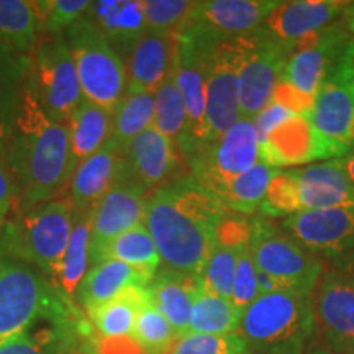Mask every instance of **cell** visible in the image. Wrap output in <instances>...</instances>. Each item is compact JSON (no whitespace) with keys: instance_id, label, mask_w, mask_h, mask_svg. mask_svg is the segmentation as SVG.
<instances>
[{"instance_id":"obj_1","label":"cell","mask_w":354,"mask_h":354,"mask_svg":"<svg viewBox=\"0 0 354 354\" xmlns=\"http://www.w3.org/2000/svg\"><path fill=\"white\" fill-rule=\"evenodd\" d=\"M227 212L214 192L183 176L146 196L143 223L166 269L201 276Z\"/></svg>"},{"instance_id":"obj_2","label":"cell","mask_w":354,"mask_h":354,"mask_svg":"<svg viewBox=\"0 0 354 354\" xmlns=\"http://www.w3.org/2000/svg\"><path fill=\"white\" fill-rule=\"evenodd\" d=\"M3 151L20 189L19 209L63 196L77 167L68 125L48 117L28 84Z\"/></svg>"},{"instance_id":"obj_3","label":"cell","mask_w":354,"mask_h":354,"mask_svg":"<svg viewBox=\"0 0 354 354\" xmlns=\"http://www.w3.org/2000/svg\"><path fill=\"white\" fill-rule=\"evenodd\" d=\"M76 221V209L68 198L33 207H20L6 230H0V250L17 261L37 266L56 277Z\"/></svg>"},{"instance_id":"obj_4","label":"cell","mask_w":354,"mask_h":354,"mask_svg":"<svg viewBox=\"0 0 354 354\" xmlns=\"http://www.w3.org/2000/svg\"><path fill=\"white\" fill-rule=\"evenodd\" d=\"M313 330L312 297L279 290L259 295L243 312L238 335L259 354H304Z\"/></svg>"},{"instance_id":"obj_5","label":"cell","mask_w":354,"mask_h":354,"mask_svg":"<svg viewBox=\"0 0 354 354\" xmlns=\"http://www.w3.org/2000/svg\"><path fill=\"white\" fill-rule=\"evenodd\" d=\"M223 37L225 35L196 20L174 33V76L187 112L185 159L205 146L207 81L212 57Z\"/></svg>"},{"instance_id":"obj_6","label":"cell","mask_w":354,"mask_h":354,"mask_svg":"<svg viewBox=\"0 0 354 354\" xmlns=\"http://www.w3.org/2000/svg\"><path fill=\"white\" fill-rule=\"evenodd\" d=\"M84 100L115 112L128 91L127 64L94 21L84 15L64 33Z\"/></svg>"},{"instance_id":"obj_7","label":"cell","mask_w":354,"mask_h":354,"mask_svg":"<svg viewBox=\"0 0 354 354\" xmlns=\"http://www.w3.org/2000/svg\"><path fill=\"white\" fill-rule=\"evenodd\" d=\"M28 87L48 117L69 125L84 95L66 35L46 37L30 55Z\"/></svg>"},{"instance_id":"obj_8","label":"cell","mask_w":354,"mask_h":354,"mask_svg":"<svg viewBox=\"0 0 354 354\" xmlns=\"http://www.w3.org/2000/svg\"><path fill=\"white\" fill-rule=\"evenodd\" d=\"M59 297L61 292L28 264L0 258V343L32 330Z\"/></svg>"},{"instance_id":"obj_9","label":"cell","mask_w":354,"mask_h":354,"mask_svg":"<svg viewBox=\"0 0 354 354\" xmlns=\"http://www.w3.org/2000/svg\"><path fill=\"white\" fill-rule=\"evenodd\" d=\"M251 253L258 271L274 279L279 289L308 297L325 271L320 258L289 234L277 233L266 218L254 220Z\"/></svg>"},{"instance_id":"obj_10","label":"cell","mask_w":354,"mask_h":354,"mask_svg":"<svg viewBox=\"0 0 354 354\" xmlns=\"http://www.w3.org/2000/svg\"><path fill=\"white\" fill-rule=\"evenodd\" d=\"M308 117L333 159L354 151V41L326 74Z\"/></svg>"},{"instance_id":"obj_11","label":"cell","mask_w":354,"mask_h":354,"mask_svg":"<svg viewBox=\"0 0 354 354\" xmlns=\"http://www.w3.org/2000/svg\"><path fill=\"white\" fill-rule=\"evenodd\" d=\"M290 55V44L279 41L263 28L245 38V50L238 69L241 118L253 120L272 100Z\"/></svg>"},{"instance_id":"obj_12","label":"cell","mask_w":354,"mask_h":354,"mask_svg":"<svg viewBox=\"0 0 354 354\" xmlns=\"http://www.w3.org/2000/svg\"><path fill=\"white\" fill-rule=\"evenodd\" d=\"M190 176L210 192L259 162V140L254 122L240 118L218 140L187 159Z\"/></svg>"},{"instance_id":"obj_13","label":"cell","mask_w":354,"mask_h":354,"mask_svg":"<svg viewBox=\"0 0 354 354\" xmlns=\"http://www.w3.org/2000/svg\"><path fill=\"white\" fill-rule=\"evenodd\" d=\"M246 37H223L214 53L207 81L205 146L214 143L241 118L238 100L240 69Z\"/></svg>"},{"instance_id":"obj_14","label":"cell","mask_w":354,"mask_h":354,"mask_svg":"<svg viewBox=\"0 0 354 354\" xmlns=\"http://www.w3.org/2000/svg\"><path fill=\"white\" fill-rule=\"evenodd\" d=\"M315 328L326 348L354 354V277L325 269L312 294Z\"/></svg>"},{"instance_id":"obj_15","label":"cell","mask_w":354,"mask_h":354,"mask_svg":"<svg viewBox=\"0 0 354 354\" xmlns=\"http://www.w3.org/2000/svg\"><path fill=\"white\" fill-rule=\"evenodd\" d=\"M353 41L354 37L346 26L333 24L315 37L295 43L281 81L315 99L326 74Z\"/></svg>"},{"instance_id":"obj_16","label":"cell","mask_w":354,"mask_h":354,"mask_svg":"<svg viewBox=\"0 0 354 354\" xmlns=\"http://www.w3.org/2000/svg\"><path fill=\"white\" fill-rule=\"evenodd\" d=\"M146 192L138 184L120 176L117 184L92 209L91 216V264H100L110 241L143 223Z\"/></svg>"},{"instance_id":"obj_17","label":"cell","mask_w":354,"mask_h":354,"mask_svg":"<svg viewBox=\"0 0 354 354\" xmlns=\"http://www.w3.org/2000/svg\"><path fill=\"white\" fill-rule=\"evenodd\" d=\"M282 228L310 253L336 259L354 248V205L297 212Z\"/></svg>"},{"instance_id":"obj_18","label":"cell","mask_w":354,"mask_h":354,"mask_svg":"<svg viewBox=\"0 0 354 354\" xmlns=\"http://www.w3.org/2000/svg\"><path fill=\"white\" fill-rule=\"evenodd\" d=\"M120 153L122 176L148 194L183 177L179 174L183 165L179 149L153 127L131 140Z\"/></svg>"},{"instance_id":"obj_19","label":"cell","mask_w":354,"mask_h":354,"mask_svg":"<svg viewBox=\"0 0 354 354\" xmlns=\"http://www.w3.org/2000/svg\"><path fill=\"white\" fill-rule=\"evenodd\" d=\"M320 159H333L310 122L308 115H294L276 130L259 140V161L274 169L300 166Z\"/></svg>"},{"instance_id":"obj_20","label":"cell","mask_w":354,"mask_h":354,"mask_svg":"<svg viewBox=\"0 0 354 354\" xmlns=\"http://www.w3.org/2000/svg\"><path fill=\"white\" fill-rule=\"evenodd\" d=\"M348 2L339 0H290L279 2L268 17L263 30L279 41L295 43L322 33L344 15Z\"/></svg>"},{"instance_id":"obj_21","label":"cell","mask_w":354,"mask_h":354,"mask_svg":"<svg viewBox=\"0 0 354 354\" xmlns=\"http://www.w3.org/2000/svg\"><path fill=\"white\" fill-rule=\"evenodd\" d=\"M127 56V92H156L174 69V33L146 30Z\"/></svg>"},{"instance_id":"obj_22","label":"cell","mask_w":354,"mask_h":354,"mask_svg":"<svg viewBox=\"0 0 354 354\" xmlns=\"http://www.w3.org/2000/svg\"><path fill=\"white\" fill-rule=\"evenodd\" d=\"M297 187L300 212L354 205V184L333 161L290 169Z\"/></svg>"},{"instance_id":"obj_23","label":"cell","mask_w":354,"mask_h":354,"mask_svg":"<svg viewBox=\"0 0 354 354\" xmlns=\"http://www.w3.org/2000/svg\"><path fill=\"white\" fill-rule=\"evenodd\" d=\"M122 176V153L110 140L99 153L79 162L69 183V198L77 212L92 210Z\"/></svg>"},{"instance_id":"obj_24","label":"cell","mask_w":354,"mask_h":354,"mask_svg":"<svg viewBox=\"0 0 354 354\" xmlns=\"http://www.w3.org/2000/svg\"><path fill=\"white\" fill-rule=\"evenodd\" d=\"M277 0H207L198 2L196 21L225 37H250L263 28Z\"/></svg>"},{"instance_id":"obj_25","label":"cell","mask_w":354,"mask_h":354,"mask_svg":"<svg viewBox=\"0 0 354 354\" xmlns=\"http://www.w3.org/2000/svg\"><path fill=\"white\" fill-rule=\"evenodd\" d=\"M146 289L153 305L166 317L177 336L187 333L194 302L202 290L201 276L162 268L154 274Z\"/></svg>"},{"instance_id":"obj_26","label":"cell","mask_w":354,"mask_h":354,"mask_svg":"<svg viewBox=\"0 0 354 354\" xmlns=\"http://www.w3.org/2000/svg\"><path fill=\"white\" fill-rule=\"evenodd\" d=\"M86 15L120 55H128L131 46L146 32L143 3L133 0H100L92 2Z\"/></svg>"},{"instance_id":"obj_27","label":"cell","mask_w":354,"mask_h":354,"mask_svg":"<svg viewBox=\"0 0 354 354\" xmlns=\"http://www.w3.org/2000/svg\"><path fill=\"white\" fill-rule=\"evenodd\" d=\"M153 277L151 274L140 271L122 261L109 259L94 266L86 274L77 289V297L88 312L120 295L128 287H146Z\"/></svg>"},{"instance_id":"obj_28","label":"cell","mask_w":354,"mask_h":354,"mask_svg":"<svg viewBox=\"0 0 354 354\" xmlns=\"http://www.w3.org/2000/svg\"><path fill=\"white\" fill-rule=\"evenodd\" d=\"M71 151L76 165L94 156L113 135V112L82 100L69 120Z\"/></svg>"},{"instance_id":"obj_29","label":"cell","mask_w":354,"mask_h":354,"mask_svg":"<svg viewBox=\"0 0 354 354\" xmlns=\"http://www.w3.org/2000/svg\"><path fill=\"white\" fill-rule=\"evenodd\" d=\"M30 55H21L0 44V149L10 135L21 95L30 77Z\"/></svg>"},{"instance_id":"obj_30","label":"cell","mask_w":354,"mask_h":354,"mask_svg":"<svg viewBox=\"0 0 354 354\" xmlns=\"http://www.w3.org/2000/svg\"><path fill=\"white\" fill-rule=\"evenodd\" d=\"M148 289L143 286L128 287L120 295L88 310V320L102 338L131 336L140 310L149 302Z\"/></svg>"},{"instance_id":"obj_31","label":"cell","mask_w":354,"mask_h":354,"mask_svg":"<svg viewBox=\"0 0 354 354\" xmlns=\"http://www.w3.org/2000/svg\"><path fill=\"white\" fill-rule=\"evenodd\" d=\"M91 216L92 210H76V221L69 245L66 248L59 271L53 279V286L69 299H73L77 292L91 263Z\"/></svg>"},{"instance_id":"obj_32","label":"cell","mask_w":354,"mask_h":354,"mask_svg":"<svg viewBox=\"0 0 354 354\" xmlns=\"http://www.w3.org/2000/svg\"><path fill=\"white\" fill-rule=\"evenodd\" d=\"M41 33L37 2L0 0V44L10 50L32 55Z\"/></svg>"},{"instance_id":"obj_33","label":"cell","mask_w":354,"mask_h":354,"mask_svg":"<svg viewBox=\"0 0 354 354\" xmlns=\"http://www.w3.org/2000/svg\"><path fill=\"white\" fill-rule=\"evenodd\" d=\"M277 172L279 169L266 166L259 161L245 174L218 185L214 194L225 203L230 212L248 216L259 209L269 184L277 176Z\"/></svg>"},{"instance_id":"obj_34","label":"cell","mask_w":354,"mask_h":354,"mask_svg":"<svg viewBox=\"0 0 354 354\" xmlns=\"http://www.w3.org/2000/svg\"><path fill=\"white\" fill-rule=\"evenodd\" d=\"M153 128L171 140L184 158L185 146H187V112L177 87L174 69L154 92Z\"/></svg>"},{"instance_id":"obj_35","label":"cell","mask_w":354,"mask_h":354,"mask_svg":"<svg viewBox=\"0 0 354 354\" xmlns=\"http://www.w3.org/2000/svg\"><path fill=\"white\" fill-rule=\"evenodd\" d=\"M243 312L234 307L230 299L218 297L210 292H198L190 313L189 331L202 335H233L238 333Z\"/></svg>"},{"instance_id":"obj_36","label":"cell","mask_w":354,"mask_h":354,"mask_svg":"<svg viewBox=\"0 0 354 354\" xmlns=\"http://www.w3.org/2000/svg\"><path fill=\"white\" fill-rule=\"evenodd\" d=\"M117 259L154 276L161 268V256L145 223L136 225L130 232L120 234L104 250L102 261Z\"/></svg>"},{"instance_id":"obj_37","label":"cell","mask_w":354,"mask_h":354,"mask_svg":"<svg viewBox=\"0 0 354 354\" xmlns=\"http://www.w3.org/2000/svg\"><path fill=\"white\" fill-rule=\"evenodd\" d=\"M154 92H127L113 112V135L120 151L136 136L153 127Z\"/></svg>"},{"instance_id":"obj_38","label":"cell","mask_w":354,"mask_h":354,"mask_svg":"<svg viewBox=\"0 0 354 354\" xmlns=\"http://www.w3.org/2000/svg\"><path fill=\"white\" fill-rule=\"evenodd\" d=\"M131 336L143 346L146 354H169L177 333L166 317L149 300L140 310Z\"/></svg>"},{"instance_id":"obj_39","label":"cell","mask_w":354,"mask_h":354,"mask_svg":"<svg viewBox=\"0 0 354 354\" xmlns=\"http://www.w3.org/2000/svg\"><path fill=\"white\" fill-rule=\"evenodd\" d=\"M143 13L146 30L176 33L196 20L198 2L190 0H145Z\"/></svg>"},{"instance_id":"obj_40","label":"cell","mask_w":354,"mask_h":354,"mask_svg":"<svg viewBox=\"0 0 354 354\" xmlns=\"http://www.w3.org/2000/svg\"><path fill=\"white\" fill-rule=\"evenodd\" d=\"M236 263L238 251L215 245L201 272L203 290L218 295V297L232 299Z\"/></svg>"},{"instance_id":"obj_41","label":"cell","mask_w":354,"mask_h":354,"mask_svg":"<svg viewBox=\"0 0 354 354\" xmlns=\"http://www.w3.org/2000/svg\"><path fill=\"white\" fill-rule=\"evenodd\" d=\"M251 348L238 333L202 335L187 333L177 336L169 354H251Z\"/></svg>"},{"instance_id":"obj_42","label":"cell","mask_w":354,"mask_h":354,"mask_svg":"<svg viewBox=\"0 0 354 354\" xmlns=\"http://www.w3.org/2000/svg\"><path fill=\"white\" fill-rule=\"evenodd\" d=\"M92 2L88 0H46L37 2L41 33L46 37L64 35L73 24L86 15Z\"/></svg>"},{"instance_id":"obj_43","label":"cell","mask_w":354,"mask_h":354,"mask_svg":"<svg viewBox=\"0 0 354 354\" xmlns=\"http://www.w3.org/2000/svg\"><path fill=\"white\" fill-rule=\"evenodd\" d=\"M259 209L266 216H284V218L300 212L297 187L289 171L277 172V176L269 184Z\"/></svg>"},{"instance_id":"obj_44","label":"cell","mask_w":354,"mask_h":354,"mask_svg":"<svg viewBox=\"0 0 354 354\" xmlns=\"http://www.w3.org/2000/svg\"><path fill=\"white\" fill-rule=\"evenodd\" d=\"M258 297V268L254 264L251 246L243 248V250L238 251L236 276H234V287L230 300L234 304V307L245 312L250 305L254 304V300Z\"/></svg>"},{"instance_id":"obj_45","label":"cell","mask_w":354,"mask_h":354,"mask_svg":"<svg viewBox=\"0 0 354 354\" xmlns=\"http://www.w3.org/2000/svg\"><path fill=\"white\" fill-rule=\"evenodd\" d=\"M254 221H251L245 215H233V212H227L216 230L215 245L230 248V250L240 251L243 248H250L253 241Z\"/></svg>"},{"instance_id":"obj_46","label":"cell","mask_w":354,"mask_h":354,"mask_svg":"<svg viewBox=\"0 0 354 354\" xmlns=\"http://www.w3.org/2000/svg\"><path fill=\"white\" fill-rule=\"evenodd\" d=\"M20 203V189L17 184L15 176L8 166L6 159V151L0 149V230L7 215L13 210V207H19Z\"/></svg>"},{"instance_id":"obj_47","label":"cell","mask_w":354,"mask_h":354,"mask_svg":"<svg viewBox=\"0 0 354 354\" xmlns=\"http://www.w3.org/2000/svg\"><path fill=\"white\" fill-rule=\"evenodd\" d=\"M294 115L297 113H294L292 110L284 107L282 104H279V102L276 100L269 102V104L266 105V107L253 118L256 131H258V140L266 138L269 133L276 130L277 127H281L282 123L290 120Z\"/></svg>"},{"instance_id":"obj_48","label":"cell","mask_w":354,"mask_h":354,"mask_svg":"<svg viewBox=\"0 0 354 354\" xmlns=\"http://www.w3.org/2000/svg\"><path fill=\"white\" fill-rule=\"evenodd\" d=\"M95 354H146V351L133 336H99L95 343Z\"/></svg>"},{"instance_id":"obj_49","label":"cell","mask_w":354,"mask_h":354,"mask_svg":"<svg viewBox=\"0 0 354 354\" xmlns=\"http://www.w3.org/2000/svg\"><path fill=\"white\" fill-rule=\"evenodd\" d=\"M0 354H48V351L33 335H30L28 330L26 333L0 343Z\"/></svg>"},{"instance_id":"obj_50","label":"cell","mask_w":354,"mask_h":354,"mask_svg":"<svg viewBox=\"0 0 354 354\" xmlns=\"http://www.w3.org/2000/svg\"><path fill=\"white\" fill-rule=\"evenodd\" d=\"M331 161H333L335 166L348 177L349 183L354 184V151L344 154L342 158L331 159Z\"/></svg>"},{"instance_id":"obj_51","label":"cell","mask_w":354,"mask_h":354,"mask_svg":"<svg viewBox=\"0 0 354 354\" xmlns=\"http://www.w3.org/2000/svg\"><path fill=\"white\" fill-rule=\"evenodd\" d=\"M333 263L338 271H342L344 274H348V276L354 277V248L351 251H348L346 254L339 256V258L333 259Z\"/></svg>"},{"instance_id":"obj_52","label":"cell","mask_w":354,"mask_h":354,"mask_svg":"<svg viewBox=\"0 0 354 354\" xmlns=\"http://www.w3.org/2000/svg\"><path fill=\"white\" fill-rule=\"evenodd\" d=\"M343 20H344V24H346L348 32L353 33V37H354V2H348V7H346V10H344Z\"/></svg>"},{"instance_id":"obj_53","label":"cell","mask_w":354,"mask_h":354,"mask_svg":"<svg viewBox=\"0 0 354 354\" xmlns=\"http://www.w3.org/2000/svg\"><path fill=\"white\" fill-rule=\"evenodd\" d=\"M308 354H339V353L331 351V349H328V348H315V349H312Z\"/></svg>"}]
</instances>
